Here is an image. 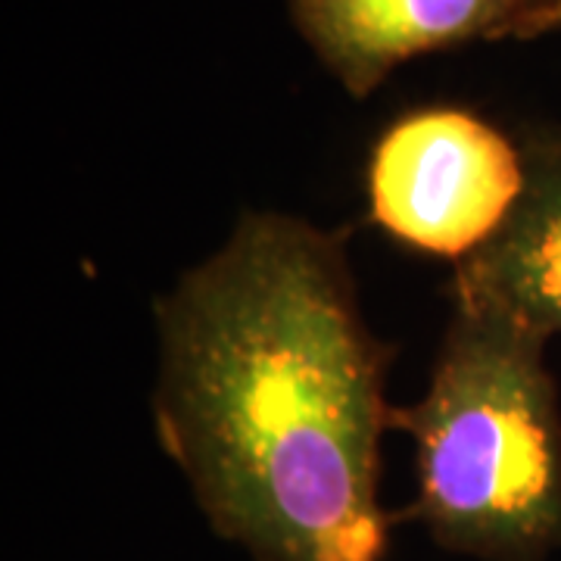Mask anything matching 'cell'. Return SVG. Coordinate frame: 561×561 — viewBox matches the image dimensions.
<instances>
[{
  "mask_svg": "<svg viewBox=\"0 0 561 561\" xmlns=\"http://www.w3.org/2000/svg\"><path fill=\"white\" fill-rule=\"evenodd\" d=\"M350 231L243 213L153 302V427L209 527L253 561H383V381Z\"/></svg>",
  "mask_w": 561,
  "mask_h": 561,
  "instance_id": "cell-1",
  "label": "cell"
},
{
  "mask_svg": "<svg viewBox=\"0 0 561 561\" xmlns=\"http://www.w3.org/2000/svg\"><path fill=\"white\" fill-rule=\"evenodd\" d=\"M549 337L486 306H453L431 383L390 409L415 443L409 515L449 552L542 561L561 549V405Z\"/></svg>",
  "mask_w": 561,
  "mask_h": 561,
  "instance_id": "cell-2",
  "label": "cell"
},
{
  "mask_svg": "<svg viewBox=\"0 0 561 561\" xmlns=\"http://www.w3.org/2000/svg\"><path fill=\"white\" fill-rule=\"evenodd\" d=\"M522 140L459 106L405 113L368 160V216L409 250L461 262L490 243L524 191Z\"/></svg>",
  "mask_w": 561,
  "mask_h": 561,
  "instance_id": "cell-3",
  "label": "cell"
},
{
  "mask_svg": "<svg viewBox=\"0 0 561 561\" xmlns=\"http://www.w3.org/2000/svg\"><path fill=\"white\" fill-rule=\"evenodd\" d=\"M294 25L353 101L402 62L468 44L561 32V0H287Z\"/></svg>",
  "mask_w": 561,
  "mask_h": 561,
  "instance_id": "cell-4",
  "label": "cell"
},
{
  "mask_svg": "<svg viewBox=\"0 0 561 561\" xmlns=\"http://www.w3.org/2000/svg\"><path fill=\"white\" fill-rule=\"evenodd\" d=\"M524 191L500 234L456 262L453 306H486L561 337V125L522 131Z\"/></svg>",
  "mask_w": 561,
  "mask_h": 561,
  "instance_id": "cell-5",
  "label": "cell"
}]
</instances>
